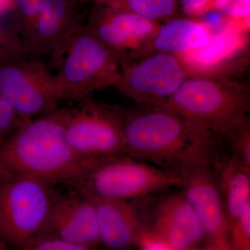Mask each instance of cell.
<instances>
[{
	"mask_svg": "<svg viewBox=\"0 0 250 250\" xmlns=\"http://www.w3.org/2000/svg\"><path fill=\"white\" fill-rule=\"evenodd\" d=\"M124 154L182 176L208 167L218 174L229 159L224 138L159 106L123 109Z\"/></svg>",
	"mask_w": 250,
	"mask_h": 250,
	"instance_id": "6da1fadb",
	"label": "cell"
},
{
	"mask_svg": "<svg viewBox=\"0 0 250 250\" xmlns=\"http://www.w3.org/2000/svg\"><path fill=\"white\" fill-rule=\"evenodd\" d=\"M97 159L81 156L67 142L60 108L28 120L0 144V177L22 176L67 186Z\"/></svg>",
	"mask_w": 250,
	"mask_h": 250,
	"instance_id": "7a4b0ae2",
	"label": "cell"
},
{
	"mask_svg": "<svg viewBox=\"0 0 250 250\" xmlns=\"http://www.w3.org/2000/svg\"><path fill=\"white\" fill-rule=\"evenodd\" d=\"M159 107L167 108L225 139L250 118L249 87L231 77H190Z\"/></svg>",
	"mask_w": 250,
	"mask_h": 250,
	"instance_id": "3957f363",
	"label": "cell"
},
{
	"mask_svg": "<svg viewBox=\"0 0 250 250\" xmlns=\"http://www.w3.org/2000/svg\"><path fill=\"white\" fill-rule=\"evenodd\" d=\"M48 64L60 101H79L114 86L121 73L118 59L84 23L49 57Z\"/></svg>",
	"mask_w": 250,
	"mask_h": 250,
	"instance_id": "277c9868",
	"label": "cell"
},
{
	"mask_svg": "<svg viewBox=\"0 0 250 250\" xmlns=\"http://www.w3.org/2000/svg\"><path fill=\"white\" fill-rule=\"evenodd\" d=\"M184 184L182 174L121 154L95 159L67 186L87 196L131 202Z\"/></svg>",
	"mask_w": 250,
	"mask_h": 250,
	"instance_id": "5b68a950",
	"label": "cell"
},
{
	"mask_svg": "<svg viewBox=\"0 0 250 250\" xmlns=\"http://www.w3.org/2000/svg\"><path fill=\"white\" fill-rule=\"evenodd\" d=\"M54 187L22 176L0 177V238L11 248L22 250L45 228L60 196Z\"/></svg>",
	"mask_w": 250,
	"mask_h": 250,
	"instance_id": "8992f818",
	"label": "cell"
},
{
	"mask_svg": "<svg viewBox=\"0 0 250 250\" xmlns=\"http://www.w3.org/2000/svg\"><path fill=\"white\" fill-rule=\"evenodd\" d=\"M60 108L62 126L72 149L88 159L124 154L123 108L88 98Z\"/></svg>",
	"mask_w": 250,
	"mask_h": 250,
	"instance_id": "52a82bcc",
	"label": "cell"
},
{
	"mask_svg": "<svg viewBox=\"0 0 250 250\" xmlns=\"http://www.w3.org/2000/svg\"><path fill=\"white\" fill-rule=\"evenodd\" d=\"M190 77L177 56L156 52L121 63L116 89L137 105L161 106Z\"/></svg>",
	"mask_w": 250,
	"mask_h": 250,
	"instance_id": "ba28073f",
	"label": "cell"
},
{
	"mask_svg": "<svg viewBox=\"0 0 250 250\" xmlns=\"http://www.w3.org/2000/svg\"><path fill=\"white\" fill-rule=\"evenodd\" d=\"M0 96L25 120L55 111L61 102L48 62L31 56L0 65Z\"/></svg>",
	"mask_w": 250,
	"mask_h": 250,
	"instance_id": "9c48e42d",
	"label": "cell"
},
{
	"mask_svg": "<svg viewBox=\"0 0 250 250\" xmlns=\"http://www.w3.org/2000/svg\"><path fill=\"white\" fill-rule=\"evenodd\" d=\"M84 24L122 63L148 55L161 23L124 10L93 4Z\"/></svg>",
	"mask_w": 250,
	"mask_h": 250,
	"instance_id": "30bf717a",
	"label": "cell"
},
{
	"mask_svg": "<svg viewBox=\"0 0 250 250\" xmlns=\"http://www.w3.org/2000/svg\"><path fill=\"white\" fill-rule=\"evenodd\" d=\"M249 29L248 23L233 22L207 45L177 57L190 77H231L248 63Z\"/></svg>",
	"mask_w": 250,
	"mask_h": 250,
	"instance_id": "8fae6325",
	"label": "cell"
},
{
	"mask_svg": "<svg viewBox=\"0 0 250 250\" xmlns=\"http://www.w3.org/2000/svg\"><path fill=\"white\" fill-rule=\"evenodd\" d=\"M183 193L201 223L204 249L230 250L229 224L218 174L208 167H200L184 174Z\"/></svg>",
	"mask_w": 250,
	"mask_h": 250,
	"instance_id": "7c38bea8",
	"label": "cell"
},
{
	"mask_svg": "<svg viewBox=\"0 0 250 250\" xmlns=\"http://www.w3.org/2000/svg\"><path fill=\"white\" fill-rule=\"evenodd\" d=\"M77 0H41L39 12L24 45L31 57H52L83 24Z\"/></svg>",
	"mask_w": 250,
	"mask_h": 250,
	"instance_id": "4fadbf2b",
	"label": "cell"
},
{
	"mask_svg": "<svg viewBox=\"0 0 250 250\" xmlns=\"http://www.w3.org/2000/svg\"><path fill=\"white\" fill-rule=\"evenodd\" d=\"M73 192L58 197L43 230L83 250L95 249L101 241L95 205L89 197Z\"/></svg>",
	"mask_w": 250,
	"mask_h": 250,
	"instance_id": "5bb4252c",
	"label": "cell"
},
{
	"mask_svg": "<svg viewBox=\"0 0 250 250\" xmlns=\"http://www.w3.org/2000/svg\"><path fill=\"white\" fill-rule=\"evenodd\" d=\"M171 250L204 249L201 223L183 192L171 194L156 205L150 226Z\"/></svg>",
	"mask_w": 250,
	"mask_h": 250,
	"instance_id": "9a60e30c",
	"label": "cell"
},
{
	"mask_svg": "<svg viewBox=\"0 0 250 250\" xmlns=\"http://www.w3.org/2000/svg\"><path fill=\"white\" fill-rule=\"evenodd\" d=\"M89 197L96 210L101 244L112 250L136 247L145 225L131 202Z\"/></svg>",
	"mask_w": 250,
	"mask_h": 250,
	"instance_id": "2e32d148",
	"label": "cell"
},
{
	"mask_svg": "<svg viewBox=\"0 0 250 250\" xmlns=\"http://www.w3.org/2000/svg\"><path fill=\"white\" fill-rule=\"evenodd\" d=\"M212 39L208 28L197 18L177 16L160 24L148 54L160 52L179 56L207 45Z\"/></svg>",
	"mask_w": 250,
	"mask_h": 250,
	"instance_id": "e0dca14e",
	"label": "cell"
},
{
	"mask_svg": "<svg viewBox=\"0 0 250 250\" xmlns=\"http://www.w3.org/2000/svg\"><path fill=\"white\" fill-rule=\"evenodd\" d=\"M218 178L230 228L250 205V170L229 157Z\"/></svg>",
	"mask_w": 250,
	"mask_h": 250,
	"instance_id": "ac0fdd59",
	"label": "cell"
},
{
	"mask_svg": "<svg viewBox=\"0 0 250 250\" xmlns=\"http://www.w3.org/2000/svg\"><path fill=\"white\" fill-rule=\"evenodd\" d=\"M81 1L106 5L159 22L179 16L181 13L177 0H81Z\"/></svg>",
	"mask_w": 250,
	"mask_h": 250,
	"instance_id": "d6986e66",
	"label": "cell"
},
{
	"mask_svg": "<svg viewBox=\"0 0 250 250\" xmlns=\"http://www.w3.org/2000/svg\"><path fill=\"white\" fill-rule=\"evenodd\" d=\"M230 158L250 170V118L237 125L226 136Z\"/></svg>",
	"mask_w": 250,
	"mask_h": 250,
	"instance_id": "ffe728a7",
	"label": "cell"
},
{
	"mask_svg": "<svg viewBox=\"0 0 250 250\" xmlns=\"http://www.w3.org/2000/svg\"><path fill=\"white\" fill-rule=\"evenodd\" d=\"M29 56L15 26L10 27L0 24V65Z\"/></svg>",
	"mask_w": 250,
	"mask_h": 250,
	"instance_id": "44dd1931",
	"label": "cell"
},
{
	"mask_svg": "<svg viewBox=\"0 0 250 250\" xmlns=\"http://www.w3.org/2000/svg\"><path fill=\"white\" fill-rule=\"evenodd\" d=\"M40 2L41 0H14V25L24 43L35 22Z\"/></svg>",
	"mask_w": 250,
	"mask_h": 250,
	"instance_id": "7402d4cb",
	"label": "cell"
},
{
	"mask_svg": "<svg viewBox=\"0 0 250 250\" xmlns=\"http://www.w3.org/2000/svg\"><path fill=\"white\" fill-rule=\"evenodd\" d=\"M24 250H83L82 247L65 241L50 231L42 230L23 247Z\"/></svg>",
	"mask_w": 250,
	"mask_h": 250,
	"instance_id": "603a6c76",
	"label": "cell"
},
{
	"mask_svg": "<svg viewBox=\"0 0 250 250\" xmlns=\"http://www.w3.org/2000/svg\"><path fill=\"white\" fill-rule=\"evenodd\" d=\"M229 243L231 250H250V205L230 225Z\"/></svg>",
	"mask_w": 250,
	"mask_h": 250,
	"instance_id": "cb8c5ba5",
	"label": "cell"
},
{
	"mask_svg": "<svg viewBox=\"0 0 250 250\" xmlns=\"http://www.w3.org/2000/svg\"><path fill=\"white\" fill-rule=\"evenodd\" d=\"M250 0H213L211 9L228 19L250 23Z\"/></svg>",
	"mask_w": 250,
	"mask_h": 250,
	"instance_id": "d4e9b609",
	"label": "cell"
},
{
	"mask_svg": "<svg viewBox=\"0 0 250 250\" xmlns=\"http://www.w3.org/2000/svg\"><path fill=\"white\" fill-rule=\"evenodd\" d=\"M27 121L7 100L0 96V144L14 134Z\"/></svg>",
	"mask_w": 250,
	"mask_h": 250,
	"instance_id": "484cf974",
	"label": "cell"
},
{
	"mask_svg": "<svg viewBox=\"0 0 250 250\" xmlns=\"http://www.w3.org/2000/svg\"><path fill=\"white\" fill-rule=\"evenodd\" d=\"M136 247L143 250H171L167 243L146 225L140 233Z\"/></svg>",
	"mask_w": 250,
	"mask_h": 250,
	"instance_id": "4316f807",
	"label": "cell"
},
{
	"mask_svg": "<svg viewBox=\"0 0 250 250\" xmlns=\"http://www.w3.org/2000/svg\"><path fill=\"white\" fill-rule=\"evenodd\" d=\"M180 12L188 17L199 18L211 9L213 0H177Z\"/></svg>",
	"mask_w": 250,
	"mask_h": 250,
	"instance_id": "83f0119b",
	"label": "cell"
},
{
	"mask_svg": "<svg viewBox=\"0 0 250 250\" xmlns=\"http://www.w3.org/2000/svg\"><path fill=\"white\" fill-rule=\"evenodd\" d=\"M14 0H0V16L12 13Z\"/></svg>",
	"mask_w": 250,
	"mask_h": 250,
	"instance_id": "f1b7e54d",
	"label": "cell"
},
{
	"mask_svg": "<svg viewBox=\"0 0 250 250\" xmlns=\"http://www.w3.org/2000/svg\"><path fill=\"white\" fill-rule=\"evenodd\" d=\"M10 247L9 245H8L7 243H6L4 241V240L1 239V238H0V250H9L10 249Z\"/></svg>",
	"mask_w": 250,
	"mask_h": 250,
	"instance_id": "f546056e",
	"label": "cell"
},
{
	"mask_svg": "<svg viewBox=\"0 0 250 250\" xmlns=\"http://www.w3.org/2000/svg\"><path fill=\"white\" fill-rule=\"evenodd\" d=\"M77 1H80L81 2V0H77Z\"/></svg>",
	"mask_w": 250,
	"mask_h": 250,
	"instance_id": "4dcf8cb0",
	"label": "cell"
}]
</instances>
